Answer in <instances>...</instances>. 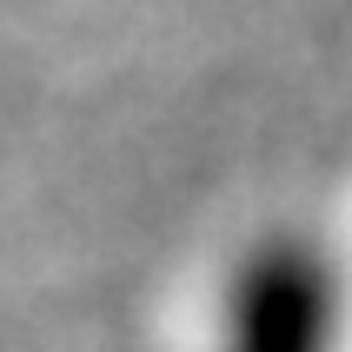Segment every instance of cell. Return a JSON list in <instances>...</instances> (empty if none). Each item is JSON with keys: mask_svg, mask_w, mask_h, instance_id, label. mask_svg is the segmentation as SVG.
Here are the masks:
<instances>
[{"mask_svg": "<svg viewBox=\"0 0 352 352\" xmlns=\"http://www.w3.org/2000/svg\"><path fill=\"white\" fill-rule=\"evenodd\" d=\"M339 279L313 239L273 233L233 266L219 352H333Z\"/></svg>", "mask_w": 352, "mask_h": 352, "instance_id": "1", "label": "cell"}]
</instances>
